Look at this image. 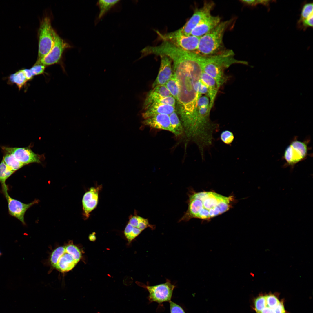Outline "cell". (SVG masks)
<instances>
[{"instance_id":"6da1fadb","label":"cell","mask_w":313,"mask_h":313,"mask_svg":"<svg viewBox=\"0 0 313 313\" xmlns=\"http://www.w3.org/2000/svg\"><path fill=\"white\" fill-rule=\"evenodd\" d=\"M172 60L179 87L178 112L181 119H190L197 112L198 83L203 72L200 60L196 54L185 52L176 54Z\"/></svg>"},{"instance_id":"7a4b0ae2","label":"cell","mask_w":313,"mask_h":313,"mask_svg":"<svg viewBox=\"0 0 313 313\" xmlns=\"http://www.w3.org/2000/svg\"><path fill=\"white\" fill-rule=\"evenodd\" d=\"M234 200L232 196H226L213 192H194L189 195L188 209L179 221L209 219L228 210Z\"/></svg>"},{"instance_id":"3957f363","label":"cell","mask_w":313,"mask_h":313,"mask_svg":"<svg viewBox=\"0 0 313 313\" xmlns=\"http://www.w3.org/2000/svg\"><path fill=\"white\" fill-rule=\"evenodd\" d=\"M79 248L73 244L60 246L52 252L50 261L52 266L59 271L68 272L73 268L81 258Z\"/></svg>"},{"instance_id":"277c9868","label":"cell","mask_w":313,"mask_h":313,"mask_svg":"<svg viewBox=\"0 0 313 313\" xmlns=\"http://www.w3.org/2000/svg\"><path fill=\"white\" fill-rule=\"evenodd\" d=\"M231 20L220 22L209 32L200 37L198 51L203 55H210L216 52L223 43L224 33L231 23Z\"/></svg>"},{"instance_id":"5b68a950","label":"cell","mask_w":313,"mask_h":313,"mask_svg":"<svg viewBox=\"0 0 313 313\" xmlns=\"http://www.w3.org/2000/svg\"><path fill=\"white\" fill-rule=\"evenodd\" d=\"M202 55L201 63L203 71L215 79L219 90L227 80V77L224 70L229 67L228 60L221 54L208 56Z\"/></svg>"},{"instance_id":"8992f818","label":"cell","mask_w":313,"mask_h":313,"mask_svg":"<svg viewBox=\"0 0 313 313\" xmlns=\"http://www.w3.org/2000/svg\"><path fill=\"white\" fill-rule=\"evenodd\" d=\"M56 32L52 27L50 18L47 16L44 17L41 22L39 30L37 60L44 57L51 49Z\"/></svg>"},{"instance_id":"52a82bcc","label":"cell","mask_w":313,"mask_h":313,"mask_svg":"<svg viewBox=\"0 0 313 313\" xmlns=\"http://www.w3.org/2000/svg\"><path fill=\"white\" fill-rule=\"evenodd\" d=\"M163 41L169 42L176 46L186 51L194 52L197 50L200 37L192 35L186 36L177 30L173 32L162 34L157 32Z\"/></svg>"},{"instance_id":"ba28073f","label":"cell","mask_w":313,"mask_h":313,"mask_svg":"<svg viewBox=\"0 0 313 313\" xmlns=\"http://www.w3.org/2000/svg\"><path fill=\"white\" fill-rule=\"evenodd\" d=\"M254 303L256 313H286L283 303L272 294L259 296Z\"/></svg>"},{"instance_id":"9c48e42d","label":"cell","mask_w":313,"mask_h":313,"mask_svg":"<svg viewBox=\"0 0 313 313\" xmlns=\"http://www.w3.org/2000/svg\"><path fill=\"white\" fill-rule=\"evenodd\" d=\"M308 150L307 141L295 139L285 149L283 157L287 165L293 166L306 158Z\"/></svg>"},{"instance_id":"30bf717a","label":"cell","mask_w":313,"mask_h":313,"mask_svg":"<svg viewBox=\"0 0 313 313\" xmlns=\"http://www.w3.org/2000/svg\"><path fill=\"white\" fill-rule=\"evenodd\" d=\"M1 188L2 192L7 202L9 214L17 219L25 225L24 216L26 211L34 204L38 203L39 200L35 199L28 203H24L10 196L8 192V187L6 184L1 186Z\"/></svg>"},{"instance_id":"8fae6325","label":"cell","mask_w":313,"mask_h":313,"mask_svg":"<svg viewBox=\"0 0 313 313\" xmlns=\"http://www.w3.org/2000/svg\"><path fill=\"white\" fill-rule=\"evenodd\" d=\"M69 45L56 32L53 46L48 53L42 58L37 60L35 64L45 67L58 63L65 49Z\"/></svg>"},{"instance_id":"7c38bea8","label":"cell","mask_w":313,"mask_h":313,"mask_svg":"<svg viewBox=\"0 0 313 313\" xmlns=\"http://www.w3.org/2000/svg\"><path fill=\"white\" fill-rule=\"evenodd\" d=\"M214 5V3L212 2L204 3L203 6L201 8L196 10L184 26L177 30V31L184 35H190L192 31L196 26L204 19L211 15L210 12Z\"/></svg>"},{"instance_id":"4fadbf2b","label":"cell","mask_w":313,"mask_h":313,"mask_svg":"<svg viewBox=\"0 0 313 313\" xmlns=\"http://www.w3.org/2000/svg\"><path fill=\"white\" fill-rule=\"evenodd\" d=\"M175 286L169 281L154 286H147L146 288L149 293V299L151 302L159 303L171 301Z\"/></svg>"},{"instance_id":"5bb4252c","label":"cell","mask_w":313,"mask_h":313,"mask_svg":"<svg viewBox=\"0 0 313 313\" xmlns=\"http://www.w3.org/2000/svg\"><path fill=\"white\" fill-rule=\"evenodd\" d=\"M1 147L2 150L12 154L18 161L25 165L41 163V156L34 152L30 146L12 147L3 146Z\"/></svg>"},{"instance_id":"9a60e30c","label":"cell","mask_w":313,"mask_h":313,"mask_svg":"<svg viewBox=\"0 0 313 313\" xmlns=\"http://www.w3.org/2000/svg\"><path fill=\"white\" fill-rule=\"evenodd\" d=\"M160 56L161 61L160 69L157 76L153 83V88L157 85H165L173 74L171 59L165 55Z\"/></svg>"},{"instance_id":"2e32d148","label":"cell","mask_w":313,"mask_h":313,"mask_svg":"<svg viewBox=\"0 0 313 313\" xmlns=\"http://www.w3.org/2000/svg\"><path fill=\"white\" fill-rule=\"evenodd\" d=\"M99 187H92L84 194L82 200L83 215L85 219L90 216V213L97 206L98 201Z\"/></svg>"},{"instance_id":"e0dca14e","label":"cell","mask_w":313,"mask_h":313,"mask_svg":"<svg viewBox=\"0 0 313 313\" xmlns=\"http://www.w3.org/2000/svg\"><path fill=\"white\" fill-rule=\"evenodd\" d=\"M142 123L153 128L172 132L169 115L167 114H158L152 116L145 119Z\"/></svg>"},{"instance_id":"ac0fdd59","label":"cell","mask_w":313,"mask_h":313,"mask_svg":"<svg viewBox=\"0 0 313 313\" xmlns=\"http://www.w3.org/2000/svg\"><path fill=\"white\" fill-rule=\"evenodd\" d=\"M220 19L218 16L210 15L196 26L192 31L191 35L201 37L216 26L220 22Z\"/></svg>"},{"instance_id":"d6986e66","label":"cell","mask_w":313,"mask_h":313,"mask_svg":"<svg viewBox=\"0 0 313 313\" xmlns=\"http://www.w3.org/2000/svg\"><path fill=\"white\" fill-rule=\"evenodd\" d=\"M142 114L145 119L158 114L170 115L175 111V106L162 104H154L144 110Z\"/></svg>"},{"instance_id":"ffe728a7","label":"cell","mask_w":313,"mask_h":313,"mask_svg":"<svg viewBox=\"0 0 313 313\" xmlns=\"http://www.w3.org/2000/svg\"><path fill=\"white\" fill-rule=\"evenodd\" d=\"M200 80L208 88V97L210 99L209 106L211 109L218 90L216 81L213 78L203 71L201 74Z\"/></svg>"},{"instance_id":"44dd1931","label":"cell","mask_w":313,"mask_h":313,"mask_svg":"<svg viewBox=\"0 0 313 313\" xmlns=\"http://www.w3.org/2000/svg\"><path fill=\"white\" fill-rule=\"evenodd\" d=\"M119 0H99L97 3L99 10L97 21H99L112 9L119 3Z\"/></svg>"},{"instance_id":"7402d4cb","label":"cell","mask_w":313,"mask_h":313,"mask_svg":"<svg viewBox=\"0 0 313 313\" xmlns=\"http://www.w3.org/2000/svg\"><path fill=\"white\" fill-rule=\"evenodd\" d=\"M3 154L2 160L12 170L15 172L24 166V164L18 161L12 154L2 150Z\"/></svg>"},{"instance_id":"603a6c76","label":"cell","mask_w":313,"mask_h":313,"mask_svg":"<svg viewBox=\"0 0 313 313\" xmlns=\"http://www.w3.org/2000/svg\"><path fill=\"white\" fill-rule=\"evenodd\" d=\"M28 80L27 79L22 69L10 75L8 82L10 84L15 83L20 90L25 85Z\"/></svg>"},{"instance_id":"cb8c5ba5","label":"cell","mask_w":313,"mask_h":313,"mask_svg":"<svg viewBox=\"0 0 313 313\" xmlns=\"http://www.w3.org/2000/svg\"><path fill=\"white\" fill-rule=\"evenodd\" d=\"M172 133L176 136L182 134L184 130L183 127L175 111L169 115Z\"/></svg>"},{"instance_id":"d4e9b609","label":"cell","mask_w":313,"mask_h":313,"mask_svg":"<svg viewBox=\"0 0 313 313\" xmlns=\"http://www.w3.org/2000/svg\"><path fill=\"white\" fill-rule=\"evenodd\" d=\"M128 223L142 231L148 227L153 228V226L149 223L147 219L138 215L133 216L130 217Z\"/></svg>"},{"instance_id":"484cf974","label":"cell","mask_w":313,"mask_h":313,"mask_svg":"<svg viewBox=\"0 0 313 313\" xmlns=\"http://www.w3.org/2000/svg\"><path fill=\"white\" fill-rule=\"evenodd\" d=\"M171 95L176 100L179 92V87L174 75L173 74L165 84Z\"/></svg>"},{"instance_id":"4316f807","label":"cell","mask_w":313,"mask_h":313,"mask_svg":"<svg viewBox=\"0 0 313 313\" xmlns=\"http://www.w3.org/2000/svg\"><path fill=\"white\" fill-rule=\"evenodd\" d=\"M15 172L7 166L2 160L0 163V183L1 185L6 184V180Z\"/></svg>"},{"instance_id":"83f0119b","label":"cell","mask_w":313,"mask_h":313,"mask_svg":"<svg viewBox=\"0 0 313 313\" xmlns=\"http://www.w3.org/2000/svg\"><path fill=\"white\" fill-rule=\"evenodd\" d=\"M142 231L135 227L129 223L126 225L124 230V234L129 242H130L138 236Z\"/></svg>"},{"instance_id":"f1b7e54d","label":"cell","mask_w":313,"mask_h":313,"mask_svg":"<svg viewBox=\"0 0 313 313\" xmlns=\"http://www.w3.org/2000/svg\"><path fill=\"white\" fill-rule=\"evenodd\" d=\"M313 3L310 2L305 4L302 7L299 20L313 18Z\"/></svg>"},{"instance_id":"f546056e","label":"cell","mask_w":313,"mask_h":313,"mask_svg":"<svg viewBox=\"0 0 313 313\" xmlns=\"http://www.w3.org/2000/svg\"><path fill=\"white\" fill-rule=\"evenodd\" d=\"M149 92L157 97H166L171 95L165 85L156 86Z\"/></svg>"},{"instance_id":"4dcf8cb0","label":"cell","mask_w":313,"mask_h":313,"mask_svg":"<svg viewBox=\"0 0 313 313\" xmlns=\"http://www.w3.org/2000/svg\"><path fill=\"white\" fill-rule=\"evenodd\" d=\"M176 102V99L173 96L170 95L166 97H161L156 99L153 102L151 105L157 104L175 106Z\"/></svg>"},{"instance_id":"1f68e13d","label":"cell","mask_w":313,"mask_h":313,"mask_svg":"<svg viewBox=\"0 0 313 313\" xmlns=\"http://www.w3.org/2000/svg\"><path fill=\"white\" fill-rule=\"evenodd\" d=\"M220 137L222 141L227 145L231 144L234 139V136L233 133L231 131L228 130L222 131Z\"/></svg>"},{"instance_id":"d6a6232c","label":"cell","mask_w":313,"mask_h":313,"mask_svg":"<svg viewBox=\"0 0 313 313\" xmlns=\"http://www.w3.org/2000/svg\"><path fill=\"white\" fill-rule=\"evenodd\" d=\"M273 1L271 0H242V1L246 5L251 6H255L259 4L269 7L270 3Z\"/></svg>"},{"instance_id":"836d02e7","label":"cell","mask_w":313,"mask_h":313,"mask_svg":"<svg viewBox=\"0 0 313 313\" xmlns=\"http://www.w3.org/2000/svg\"><path fill=\"white\" fill-rule=\"evenodd\" d=\"M46 67L40 64H34L30 69L32 76L38 75L43 74Z\"/></svg>"},{"instance_id":"e575fe53","label":"cell","mask_w":313,"mask_h":313,"mask_svg":"<svg viewBox=\"0 0 313 313\" xmlns=\"http://www.w3.org/2000/svg\"><path fill=\"white\" fill-rule=\"evenodd\" d=\"M210 99L209 97L206 95L201 96L197 100V107L199 108L203 106L209 105Z\"/></svg>"},{"instance_id":"d590c367","label":"cell","mask_w":313,"mask_h":313,"mask_svg":"<svg viewBox=\"0 0 313 313\" xmlns=\"http://www.w3.org/2000/svg\"><path fill=\"white\" fill-rule=\"evenodd\" d=\"M169 303L170 313H185L179 305L171 301Z\"/></svg>"},{"instance_id":"8d00e7d4","label":"cell","mask_w":313,"mask_h":313,"mask_svg":"<svg viewBox=\"0 0 313 313\" xmlns=\"http://www.w3.org/2000/svg\"><path fill=\"white\" fill-rule=\"evenodd\" d=\"M22 70L28 81H30L33 79L34 77L30 69H25Z\"/></svg>"},{"instance_id":"74e56055","label":"cell","mask_w":313,"mask_h":313,"mask_svg":"<svg viewBox=\"0 0 313 313\" xmlns=\"http://www.w3.org/2000/svg\"><path fill=\"white\" fill-rule=\"evenodd\" d=\"M89 240L91 241H94L96 240L95 232H94L90 234L88 237Z\"/></svg>"},{"instance_id":"f35d334b","label":"cell","mask_w":313,"mask_h":313,"mask_svg":"<svg viewBox=\"0 0 313 313\" xmlns=\"http://www.w3.org/2000/svg\"><path fill=\"white\" fill-rule=\"evenodd\" d=\"M1 252H0V256H1Z\"/></svg>"}]
</instances>
